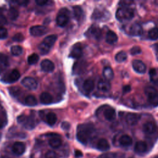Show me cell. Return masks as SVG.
I'll list each match as a JSON object with an SVG mask.
<instances>
[{
	"label": "cell",
	"instance_id": "obj_1",
	"mask_svg": "<svg viewBox=\"0 0 158 158\" xmlns=\"http://www.w3.org/2000/svg\"><path fill=\"white\" fill-rule=\"evenodd\" d=\"M93 131L94 128L91 125L83 124L79 125L77 133L78 141L83 144H86Z\"/></svg>",
	"mask_w": 158,
	"mask_h": 158
},
{
	"label": "cell",
	"instance_id": "obj_2",
	"mask_svg": "<svg viewBox=\"0 0 158 158\" xmlns=\"http://www.w3.org/2000/svg\"><path fill=\"white\" fill-rule=\"evenodd\" d=\"M134 17V12L131 8L129 7L122 6L119 7L115 13V17L118 20H129Z\"/></svg>",
	"mask_w": 158,
	"mask_h": 158
},
{
	"label": "cell",
	"instance_id": "obj_3",
	"mask_svg": "<svg viewBox=\"0 0 158 158\" xmlns=\"http://www.w3.org/2000/svg\"><path fill=\"white\" fill-rule=\"evenodd\" d=\"M70 12L67 8H62L56 17V23L60 27L65 26L69 21Z\"/></svg>",
	"mask_w": 158,
	"mask_h": 158
},
{
	"label": "cell",
	"instance_id": "obj_4",
	"mask_svg": "<svg viewBox=\"0 0 158 158\" xmlns=\"http://www.w3.org/2000/svg\"><path fill=\"white\" fill-rule=\"evenodd\" d=\"M144 93L150 104L154 106L158 105V93L154 88L152 86H146L144 89Z\"/></svg>",
	"mask_w": 158,
	"mask_h": 158
},
{
	"label": "cell",
	"instance_id": "obj_5",
	"mask_svg": "<svg viewBox=\"0 0 158 158\" xmlns=\"http://www.w3.org/2000/svg\"><path fill=\"white\" fill-rule=\"evenodd\" d=\"M17 122L22 124L27 129H33L35 127V118L31 116H27L22 114L17 117Z\"/></svg>",
	"mask_w": 158,
	"mask_h": 158
},
{
	"label": "cell",
	"instance_id": "obj_6",
	"mask_svg": "<svg viewBox=\"0 0 158 158\" xmlns=\"http://www.w3.org/2000/svg\"><path fill=\"white\" fill-rule=\"evenodd\" d=\"M20 74L19 72L16 69H14L10 72H9L6 75H5L2 78V80L5 83H12L17 81L20 78Z\"/></svg>",
	"mask_w": 158,
	"mask_h": 158
},
{
	"label": "cell",
	"instance_id": "obj_7",
	"mask_svg": "<svg viewBox=\"0 0 158 158\" xmlns=\"http://www.w3.org/2000/svg\"><path fill=\"white\" fill-rule=\"evenodd\" d=\"M22 84L23 86L30 90H35L38 87L36 81L32 77H27L22 80Z\"/></svg>",
	"mask_w": 158,
	"mask_h": 158
},
{
	"label": "cell",
	"instance_id": "obj_8",
	"mask_svg": "<svg viewBox=\"0 0 158 158\" xmlns=\"http://www.w3.org/2000/svg\"><path fill=\"white\" fill-rule=\"evenodd\" d=\"M48 31L46 27L43 25H35L33 26L30 29V33L34 36H41Z\"/></svg>",
	"mask_w": 158,
	"mask_h": 158
},
{
	"label": "cell",
	"instance_id": "obj_9",
	"mask_svg": "<svg viewBox=\"0 0 158 158\" xmlns=\"http://www.w3.org/2000/svg\"><path fill=\"white\" fill-rule=\"evenodd\" d=\"M132 67L134 70L138 73H144L146 70L145 64L140 60H134L132 62Z\"/></svg>",
	"mask_w": 158,
	"mask_h": 158
},
{
	"label": "cell",
	"instance_id": "obj_10",
	"mask_svg": "<svg viewBox=\"0 0 158 158\" xmlns=\"http://www.w3.org/2000/svg\"><path fill=\"white\" fill-rule=\"evenodd\" d=\"M12 150L15 154L17 156H20L23 154L25 151V145L22 142H15L12 146Z\"/></svg>",
	"mask_w": 158,
	"mask_h": 158
},
{
	"label": "cell",
	"instance_id": "obj_11",
	"mask_svg": "<svg viewBox=\"0 0 158 158\" xmlns=\"http://www.w3.org/2000/svg\"><path fill=\"white\" fill-rule=\"evenodd\" d=\"M140 115L136 113H128L125 117V120L127 123L131 126L135 125L139 121Z\"/></svg>",
	"mask_w": 158,
	"mask_h": 158
},
{
	"label": "cell",
	"instance_id": "obj_12",
	"mask_svg": "<svg viewBox=\"0 0 158 158\" xmlns=\"http://www.w3.org/2000/svg\"><path fill=\"white\" fill-rule=\"evenodd\" d=\"M129 33L132 36H140L143 33V28L141 25L138 23H133L129 30Z\"/></svg>",
	"mask_w": 158,
	"mask_h": 158
},
{
	"label": "cell",
	"instance_id": "obj_13",
	"mask_svg": "<svg viewBox=\"0 0 158 158\" xmlns=\"http://www.w3.org/2000/svg\"><path fill=\"white\" fill-rule=\"evenodd\" d=\"M40 65L42 70L45 72H52L54 69V63L49 59H44Z\"/></svg>",
	"mask_w": 158,
	"mask_h": 158
},
{
	"label": "cell",
	"instance_id": "obj_14",
	"mask_svg": "<svg viewBox=\"0 0 158 158\" xmlns=\"http://www.w3.org/2000/svg\"><path fill=\"white\" fill-rule=\"evenodd\" d=\"M9 59L6 55L0 53V75L3 73L9 66Z\"/></svg>",
	"mask_w": 158,
	"mask_h": 158
},
{
	"label": "cell",
	"instance_id": "obj_15",
	"mask_svg": "<svg viewBox=\"0 0 158 158\" xmlns=\"http://www.w3.org/2000/svg\"><path fill=\"white\" fill-rule=\"evenodd\" d=\"M87 34L91 38H93L96 40H99L101 36V31L99 27L93 26L88 30Z\"/></svg>",
	"mask_w": 158,
	"mask_h": 158
},
{
	"label": "cell",
	"instance_id": "obj_16",
	"mask_svg": "<svg viewBox=\"0 0 158 158\" xmlns=\"http://www.w3.org/2000/svg\"><path fill=\"white\" fill-rule=\"evenodd\" d=\"M143 130L146 134H152L156 130V125L152 122H147L143 125Z\"/></svg>",
	"mask_w": 158,
	"mask_h": 158
},
{
	"label": "cell",
	"instance_id": "obj_17",
	"mask_svg": "<svg viewBox=\"0 0 158 158\" xmlns=\"http://www.w3.org/2000/svg\"><path fill=\"white\" fill-rule=\"evenodd\" d=\"M83 54L81 46L79 44H75L72 48L70 56L75 59L80 58Z\"/></svg>",
	"mask_w": 158,
	"mask_h": 158
},
{
	"label": "cell",
	"instance_id": "obj_18",
	"mask_svg": "<svg viewBox=\"0 0 158 158\" xmlns=\"http://www.w3.org/2000/svg\"><path fill=\"white\" fill-rule=\"evenodd\" d=\"M103 115H104V118L108 121L114 120L116 117L115 110L113 108H111V107L106 109L103 112Z\"/></svg>",
	"mask_w": 158,
	"mask_h": 158
},
{
	"label": "cell",
	"instance_id": "obj_19",
	"mask_svg": "<svg viewBox=\"0 0 158 158\" xmlns=\"http://www.w3.org/2000/svg\"><path fill=\"white\" fill-rule=\"evenodd\" d=\"M97 148L101 151H106L110 149V145L107 139L101 138L97 143Z\"/></svg>",
	"mask_w": 158,
	"mask_h": 158
},
{
	"label": "cell",
	"instance_id": "obj_20",
	"mask_svg": "<svg viewBox=\"0 0 158 158\" xmlns=\"http://www.w3.org/2000/svg\"><path fill=\"white\" fill-rule=\"evenodd\" d=\"M40 101L43 104H49L52 102V96L47 92H43L40 96Z\"/></svg>",
	"mask_w": 158,
	"mask_h": 158
},
{
	"label": "cell",
	"instance_id": "obj_21",
	"mask_svg": "<svg viewBox=\"0 0 158 158\" xmlns=\"http://www.w3.org/2000/svg\"><path fill=\"white\" fill-rule=\"evenodd\" d=\"M148 149L147 144L143 141H139L136 142L135 146V151L138 153H143L146 151Z\"/></svg>",
	"mask_w": 158,
	"mask_h": 158
},
{
	"label": "cell",
	"instance_id": "obj_22",
	"mask_svg": "<svg viewBox=\"0 0 158 158\" xmlns=\"http://www.w3.org/2000/svg\"><path fill=\"white\" fill-rule=\"evenodd\" d=\"M118 40V37L115 33L111 30H109L107 33H106V41L107 43L109 44H114L115 42H117Z\"/></svg>",
	"mask_w": 158,
	"mask_h": 158
},
{
	"label": "cell",
	"instance_id": "obj_23",
	"mask_svg": "<svg viewBox=\"0 0 158 158\" xmlns=\"http://www.w3.org/2000/svg\"><path fill=\"white\" fill-rule=\"evenodd\" d=\"M118 141L120 144L123 146H129L131 145L133 143L132 138L127 135H124L120 136Z\"/></svg>",
	"mask_w": 158,
	"mask_h": 158
},
{
	"label": "cell",
	"instance_id": "obj_24",
	"mask_svg": "<svg viewBox=\"0 0 158 158\" xmlns=\"http://www.w3.org/2000/svg\"><path fill=\"white\" fill-rule=\"evenodd\" d=\"M98 88L100 91L106 92L110 89V84L107 80H101L98 83Z\"/></svg>",
	"mask_w": 158,
	"mask_h": 158
},
{
	"label": "cell",
	"instance_id": "obj_25",
	"mask_svg": "<svg viewBox=\"0 0 158 158\" xmlns=\"http://www.w3.org/2000/svg\"><path fill=\"white\" fill-rule=\"evenodd\" d=\"M94 88V83L92 80L87 79L83 82V88L86 92L89 93L92 91Z\"/></svg>",
	"mask_w": 158,
	"mask_h": 158
},
{
	"label": "cell",
	"instance_id": "obj_26",
	"mask_svg": "<svg viewBox=\"0 0 158 158\" xmlns=\"http://www.w3.org/2000/svg\"><path fill=\"white\" fill-rule=\"evenodd\" d=\"M56 40H57L56 35H49V36H46L44 39V40L42 43H43L45 45H46L47 46H48L49 48H51L55 43Z\"/></svg>",
	"mask_w": 158,
	"mask_h": 158
},
{
	"label": "cell",
	"instance_id": "obj_27",
	"mask_svg": "<svg viewBox=\"0 0 158 158\" xmlns=\"http://www.w3.org/2000/svg\"><path fill=\"white\" fill-rule=\"evenodd\" d=\"M102 75L105 78L106 80H111L114 78V72L110 67H106L104 68L102 71Z\"/></svg>",
	"mask_w": 158,
	"mask_h": 158
},
{
	"label": "cell",
	"instance_id": "obj_28",
	"mask_svg": "<svg viewBox=\"0 0 158 158\" xmlns=\"http://www.w3.org/2000/svg\"><path fill=\"white\" fill-rule=\"evenodd\" d=\"M56 121H57V116L54 113L49 112L46 115V122L50 126L54 125L56 123Z\"/></svg>",
	"mask_w": 158,
	"mask_h": 158
},
{
	"label": "cell",
	"instance_id": "obj_29",
	"mask_svg": "<svg viewBox=\"0 0 158 158\" xmlns=\"http://www.w3.org/2000/svg\"><path fill=\"white\" fill-rule=\"evenodd\" d=\"M73 14H74L75 18L78 21L82 20L83 17V12L82 9L80 6L73 7Z\"/></svg>",
	"mask_w": 158,
	"mask_h": 158
},
{
	"label": "cell",
	"instance_id": "obj_30",
	"mask_svg": "<svg viewBox=\"0 0 158 158\" xmlns=\"http://www.w3.org/2000/svg\"><path fill=\"white\" fill-rule=\"evenodd\" d=\"M62 144V141L60 138L57 137H53L49 140V144L53 148H59Z\"/></svg>",
	"mask_w": 158,
	"mask_h": 158
},
{
	"label": "cell",
	"instance_id": "obj_31",
	"mask_svg": "<svg viewBox=\"0 0 158 158\" xmlns=\"http://www.w3.org/2000/svg\"><path fill=\"white\" fill-rule=\"evenodd\" d=\"M25 103L28 106H35L37 104V100L33 95H28L25 99Z\"/></svg>",
	"mask_w": 158,
	"mask_h": 158
},
{
	"label": "cell",
	"instance_id": "obj_32",
	"mask_svg": "<svg viewBox=\"0 0 158 158\" xmlns=\"http://www.w3.org/2000/svg\"><path fill=\"white\" fill-rule=\"evenodd\" d=\"M127 58V54L125 51H120L118 52L115 56V60L118 62H123L126 60Z\"/></svg>",
	"mask_w": 158,
	"mask_h": 158
},
{
	"label": "cell",
	"instance_id": "obj_33",
	"mask_svg": "<svg viewBox=\"0 0 158 158\" xmlns=\"http://www.w3.org/2000/svg\"><path fill=\"white\" fill-rule=\"evenodd\" d=\"M148 37L151 40H156L158 39V28L154 27L151 29L148 32Z\"/></svg>",
	"mask_w": 158,
	"mask_h": 158
},
{
	"label": "cell",
	"instance_id": "obj_34",
	"mask_svg": "<svg viewBox=\"0 0 158 158\" xmlns=\"http://www.w3.org/2000/svg\"><path fill=\"white\" fill-rule=\"evenodd\" d=\"M10 52L13 56H20L22 53L23 49L20 46L15 45V46H13L11 47Z\"/></svg>",
	"mask_w": 158,
	"mask_h": 158
},
{
	"label": "cell",
	"instance_id": "obj_35",
	"mask_svg": "<svg viewBox=\"0 0 158 158\" xmlns=\"http://www.w3.org/2000/svg\"><path fill=\"white\" fill-rule=\"evenodd\" d=\"M8 16L11 20H15L19 16V11L15 7H11L8 12Z\"/></svg>",
	"mask_w": 158,
	"mask_h": 158
},
{
	"label": "cell",
	"instance_id": "obj_36",
	"mask_svg": "<svg viewBox=\"0 0 158 158\" xmlns=\"http://www.w3.org/2000/svg\"><path fill=\"white\" fill-rule=\"evenodd\" d=\"M38 60H39V56L36 53L31 54L27 58L28 63L30 65H33V64H36L38 62Z\"/></svg>",
	"mask_w": 158,
	"mask_h": 158
},
{
	"label": "cell",
	"instance_id": "obj_37",
	"mask_svg": "<svg viewBox=\"0 0 158 158\" xmlns=\"http://www.w3.org/2000/svg\"><path fill=\"white\" fill-rule=\"evenodd\" d=\"M9 91L10 94L14 97H18L20 96L21 93V89L20 88L17 86H13L9 88Z\"/></svg>",
	"mask_w": 158,
	"mask_h": 158
},
{
	"label": "cell",
	"instance_id": "obj_38",
	"mask_svg": "<svg viewBox=\"0 0 158 158\" xmlns=\"http://www.w3.org/2000/svg\"><path fill=\"white\" fill-rule=\"evenodd\" d=\"M39 50L41 52V54H43V55H45L47 53L49 52V50H50V48H49L48 46H47L46 45H45L43 43H41L40 45H39Z\"/></svg>",
	"mask_w": 158,
	"mask_h": 158
},
{
	"label": "cell",
	"instance_id": "obj_39",
	"mask_svg": "<svg viewBox=\"0 0 158 158\" xmlns=\"http://www.w3.org/2000/svg\"><path fill=\"white\" fill-rule=\"evenodd\" d=\"M117 154L115 152H106L99 155L97 158H116Z\"/></svg>",
	"mask_w": 158,
	"mask_h": 158
},
{
	"label": "cell",
	"instance_id": "obj_40",
	"mask_svg": "<svg viewBox=\"0 0 158 158\" xmlns=\"http://www.w3.org/2000/svg\"><path fill=\"white\" fill-rule=\"evenodd\" d=\"M149 76L152 81L156 82L158 81L157 78V72L155 69H151L149 71Z\"/></svg>",
	"mask_w": 158,
	"mask_h": 158
},
{
	"label": "cell",
	"instance_id": "obj_41",
	"mask_svg": "<svg viewBox=\"0 0 158 158\" xmlns=\"http://www.w3.org/2000/svg\"><path fill=\"white\" fill-rule=\"evenodd\" d=\"M7 36V30L4 27H0V39L3 40Z\"/></svg>",
	"mask_w": 158,
	"mask_h": 158
},
{
	"label": "cell",
	"instance_id": "obj_42",
	"mask_svg": "<svg viewBox=\"0 0 158 158\" xmlns=\"http://www.w3.org/2000/svg\"><path fill=\"white\" fill-rule=\"evenodd\" d=\"M12 40L14 41H17V42H20L24 40V36L23 35V34L20 33H16L13 37H12Z\"/></svg>",
	"mask_w": 158,
	"mask_h": 158
},
{
	"label": "cell",
	"instance_id": "obj_43",
	"mask_svg": "<svg viewBox=\"0 0 158 158\" xmlns=\"http://www.w3.org/2000/svg\"><path fill=\"white\" fill-rule=\"evenodd\" d=\"M141 49L140 48V47L138 46H133L131 49H130V54L131 55H136V54H138L139 53H141Z\"/></svg>",
	"mask_w": 158,
	"mask_h": 158
},
{
	"label": "cell",
	"instance_id": "obj_44",
	"mask_svg": "<svg viewBox=\"0 0 158 158\" xmlns=\"http://www.w3.org/2000/svg\"><path fill=\"white\" fill-rule=\"evenodd\" d=\"M45 158H57V154L53 151H48L45 154Z\"/></svg>",
	"mask_w": 158,
	"mask_h": 158
},
{
	"label": "cell",
	"instance_id": "obj_45",
	"mask_svg": "<svg viewBox=\"0 0 158 158\" xmlns=\"http://www.w3.org/2000/svg\"><path fill=\"white\" fill-rule=\"evenodd\" d=\"M35 2L38 6H44L46 4H47L48 2V1H46V0H36Z\"/></svg>",
	"mask_w": 158,
	"mask_h": 158
},
{
	"label": "cell",
	"instance_id": "obj_46",
	"mask_svg": "<svg viewBox=\"0 0 158 158\" xmlns=\"http://www.w3.org/2000/svg\"><path fill=\"white\" fill-rule=\"evenodd\" d=\"M6 22V20L5 17L1 12V10L0 9V24H4Z\"/></svg>",
	"mask_w": 158,
	"mask_h": 158
},
{
	"label": "cell",
	"instance_id": "obj_47",
	"mask_svg": "<svg viewBox=\"0 0 158 158\" xmlns=\"http://www.w3.org/2000/svg\"><path fill=\"white\" fill-rule=\"evenodd\" d=\"M61 127L64 130H69L70 128V124L67 122H63L61 125Z\"/></svg>",
	"mask_w": 158,
	"mask_h": 158
},
{
	"label": "cell",
	"instance_id": "obj_48",
	"mask_svg": "<svg viewBox=\"0 0 158 158\" xmlns=\"http://www.w3.org/2000/svg\"><path fill=\"white\" fill-rule=\"evenodd\" d=\"M130 90H131V87L129 85H126V86H123V92L124 93H128Z\"/></svg>",
	"mask_w": 158,
	"mask_h": 158
},
{
	"label": "cell",
	"instance_id": "obj_49",
	"mask_svg": "<svg viewBox=\"0 0 158 158\" xmlns=\"http://www.w3.org/2000/svg\"><path fill=\"white\" fill-rule=\"evenodd\" d=\"M16 3L19 4L20 6H27V4L28 3V1H15Z\"/></svg>",
	"mask_w": 158,
	"mask_h": 158
},
{
	"label": "cell",
	"instance_id": "obj_50",
	"mask_svg": "<svg viewBox=\"0 0 158 158\" xmlns=\"http://www.w3.org/2000/svg\"><path fill=\"white\" fill-rule=\"evenodd\" d=\"M83 156V153L79 151V150H76L75 151V156L76 157H82Z\"/></svg>",
	"mask_w": 158,
	"mask_h": 158
},
{
	"label": "cell",
	"instance_id": "obj_51",
	"mask_svg": "<svg viewBox=\"0 0 158 158\" xmlns=\"http://www.w3.org/2000/svg\"><path fill=\"white\" fill-rule=\"evenodd\" d=\"M4 123L3 120L1 118H0V129L1 128H2L4 127Z\"/></svg>",
	"mask_w": 158,
	"mask_h": 158
},
{
	"label": "cell",
	"instance_id": "obj_52",
	"mask_svg": "<svg viewBox=\"0 0 158 158\" xmlns=\"http://www.w3.org/2000/svg\"><path fill=\"white\" fill-rule=\"evenodd\" d=\"M155 48H156V51L158 52V43L156 44V45H155Z\"/></svg>",
	"mask_w": 158,
	"mask_h": 158
},
{
	"label": "cell",
	"instance_id": "obj_53",
	"mask_svg": "<svg viewBox=\"0 0 158 158\" xmlns=\"http://www.w3.org/2000/svg\"><path fill=\"white\" fill-rule=\"evenodd\" d=\"M1 158H9V157H6V156H4V157H2Z\"/></svg>",
	"mask_w": 158,
	"mask_h": 158
},
{
	"label": "cell",
	"instance_id": "obj_54",
	"mask_svg": "<svg viewBox=\"0 0 158 158\" xmlns=\"http://www.w3.org/2000/svg\"><path fill=\"white\" fill-rule=\"evenodd\" d=\"M154 158H158V156H156V157H154Z\"/></svg>",
	"mask_w": 158,
	"mask_h": 158
}]
</instances>
